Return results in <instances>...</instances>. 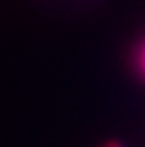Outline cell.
I'll use <instances>...</instances> for the list:
<instances>
[{"label":"cell","instance_id":"obj_2","mask_svg":"<svg viewBox=\"0 0 145 147\" xmlns=\"http://www.w3.org/2000/svg\"><path fill=\"white\" fill-rule=\"evenodd\" d=\"M104 147H123V145H121L119 141H108V143H106Z\"/></svg>","mask_w":145,"mask_h":147},{"label":"cell","instance_id":"obj_1","mask_svg":"<svg viewBox=\"0 0 145 147\" xmlns=\"http://www.w3.org/2000/svg\"><path fill=\"white\" fill-rule=\"evenodd\" d=\"M130 69L141 82H145V35L130 50Z\"/></svg>","mask_w":145,"mask_h":147}]
</instances>
